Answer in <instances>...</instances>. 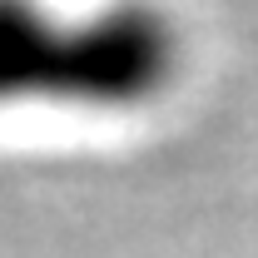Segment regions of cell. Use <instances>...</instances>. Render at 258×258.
I'll return each instance as SVG.
<instances>
[{"label": "cell", "mask_w": 258, "mask_h": 258, "mask_svg": "<svg viewBox=\"0 0 258 258\" xmlns=\"http://www.w3.org/2000/svg\"><path fill=\"white\" fill-rule=\"evenodd\" d=\"M179 70V20L154 0L95 10L0 0V109L134 114L169 95Z\"/></svg>", "instance_id": "obj_1"}]
</instances>
